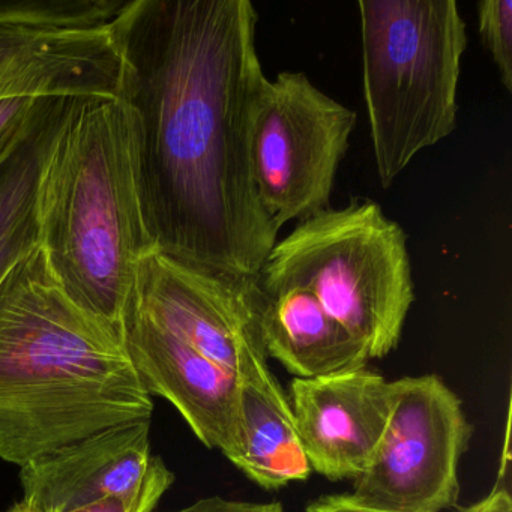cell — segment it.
Segmentation results:
<instances>
[{
    "label": "cell",
    "mask_w": 512,
    "mask_h": 512,
    "mask_svg": "<svg viewBox=\"0 0 512 512\" xmlns=\"http://www.w3.org/2000/svg\"><path fill=\"white\" fill-rule=\"evenodd\" d=\"M250 0H130L113 23L137 191L155 251L259 278L277 244L251 134L268 77Z\"/></svg>",
    "instance_id": "obj_1"
},
{
    "label": "cell",
    "mask_w": 512,
    "mask_h": 512,
    "mask_svg": "<svg viewBox=\"0 0 512 512\" xmlns=\"http://www.w3.org/2000/svg\"><path fill=\"white\" fill-rule=\"evenodd\" d=\"M152 413L124 331L62 292L41 247L20 260L0 283V460L22 467Z\"/></svg>",
    "instance_id": "obj_2"
},
{
    "label": "cell",
    "mask_w": 512,
    "mask_h": 512,
    "mask_svg": "<svg viewBox=\"0 0 512 512\" xmlns=\"http://www.w3.org/2000/svg\"><path fill=\"white\" fill-rule=\"evenodd\" d=\"M41 250L77 307L122 329L137 269L155 248L121 98H82L59 134L41 190Z\"/></svg>",
    "instance_id": "obj_3"
},
{
    "label": "cell",
    "mask_w": 512,
    "mask_h": 512,
    "mask_svg": "<svg viewBox=\"0 0 512 512\" xmlns=\"http://www.w3.org/2000/svg\"><path fill=\"white\" fill-rule=\"evenodd\" d=\"M364 98L377 175L391 187L457 127L466 23L455 0H361Z\"/></svg>",
    "instance_id": "obj_4"
},
{
    "label": "cell",
    "mask_w": 512,
    "mask_h": 512,
    "mask_svg": "<svg viewBox=\"0 0 512 512\" xmlns=\"http://www.w3.org/2000/svg\"><path fill=\"white\" fill-rule=\"evenodd\" d=\"M265 292L301 287L368 350L398 346L415 301L407 238L373 200H352L299 221L260 272Z\"/></svg>",
    "instance_id": "obj_5"
},
{
    "label": "cell",
    "mask_w": 512,
    "mask_h": 512,
    "mask_svg": "<svg viewBox=\"0 0 512 512\" xmlns=\"http://www.w3.org/2000/svg\"><path fill=\"white\" fill-rule=\"evenodd\" d=\"M356 113L305 74L266 82L251 134V166L263 208L278 230L329 208Z\"/></svg>",
    "instance_id": "obj_6"
},
{
    "label": "cell",
    "mask_w": 512,
    "mask_h": 512,
    "mask_svg": "<svg viewBox=\"0 0 512 512\" xmlns=\"http://www.w3.org/2000/svg\"><path fill=\"white\" fill-rule=\"evenodd\" d=\"M394 401L353 497L389 512H442L460 497L458 464L473 427L458 395L436 374L395 380Z\"/></svg>",
    "instance_id": "obj_7"
},
{
    "label": "cell",
    "mask_w": 512,
    "mask_h": 512,
    "mask_svg": "<svg viewBox=\"0 0 512 512\" xmlns=\"http://www.w3.org/2000/svg\"><path fill=\"white\" fill-rule=\"evenodd\" d=\"M130 299L241 382H278L263 343L266 293L260 277L199 268L152 251L140 262Z\"/></svg>",
    "instance_id": "obj_8"
},
{
    "label": "cell",
    "mask_w": 512,
    "mask_h": 512,
    "mask_svg": "<svg viewBox=\"0 0 512 512\" xmlns=\"http://www.w3.org/2000/svg\"><path fill=\"white\" fill-rule=\"evenodd\" d=\"M122 331L146 392L175 406L206 448L232 457L241 433V380L161 328L131 299Z\"/></svg>",
    "instance_id": "obj_9"
},
{
    "label": "cell",
    "mask_w": 512,
    "mask_h": 512,
    "mask_svg": "<svg viewBox=\"0 0 512 512\" xmlns=\"http://www.w3.org/2000/svg\"><path fill=\"white\" fill-rule=\"evenodd\" d=\"M394 383L367 367L293 379L289 403L311 470L329 481L356 479L388 424Z\"/></svg>",
    "instance_id": "obj_10"
},
{
    "label": "cell",
    "mask_w": 512,
    "mask_h": 512,
    "mask_svg": "<svg viewBox=\"0 0 512 512\" xmlns=\"http://www.w3.org/2000/svg\"><path fill=\"white\" fill-rule=\"evenodd\" d=\"M113 23L44 38L0 71V160L22 136L41 98L118 97L121 55Z\"/></svg>",
    "instance_id": "obj_11"
},
{
    "label": "cell",
    "mask_w": 512,
    "mask_h": 512,
    "mask_svg": "<svg viewBox=\"0 0 512 512\" xmlns=\"http://www.w3.org/2000/svg\"><path fill=\"white\" fill-rule=\"evenodd\" d=\"M151 460V421L115 425L20 467L23 497L47 512L74 511L134 490Z\"/></svg>",
    "instance_id": "obj_12"
},
{
    "label": "cell",
    "mask_w": 512,
    "mask_h": 512,
    "mask_svg": "<svg viewBox=\"0 0 512 512\" xmlns=\"http://www.w3.org/2000/svg\"><path fill=\"white\" fill-rule=\"evenodd\" d=\"M82 98H41L22 136L0 160V283L20 260L41 247V190L47 164Z\"/></svg>",
    "instance_id": "obj_13"
},
{
    "label": "cell",
    "mask_w": 512,
    "mask_h": 512,
    "mask_svg": "<svg viewBox=\"0 0 512 512\" xmlns=\"http://www.w3.org/2000/svg\"><path fill=\"white\" fill-rule=\"evenodd\" d=\"M265 293L266 355L277 359L296 379H319L367 367V347L313 293L301 287Z\"/></svg>",
    "instance_id": "obj_14"
},
{
    "label": "cell",
    "mask_w": 512,
    "mask_h": 512,
    "mask_svg": "<svg viewBox=\"0 0 512 512\" xmlns=\"http://www.w3.org/2000/svg\"><path fill=\"white\" fill-rule=\"evenodd\" d=\"M229 460L265 490L310 478L313 470L280 383L241 382V433Z\"/></svg>",
    "instance_id": "obj_15"
},
{
    "label": "cell",
    "mask_w": 512,
    "mask_h": 512,
    "mask_svg": "<svg viewBox=\"0 0 512 512\" xmlns=\"http://www.w3.org/2000/svg\"><path fill=\"white\" fill-rule=\"evenodd\" d=\"M124 0H0V71L32 44L112 25Z\"/></svg>",
    "instance_id": "obj_16"
},
{
    "label": "cell",
    "mask_w": 512,
    "mask_h": 512,
    "mask_svg": "<svg viewBox=\"0 0 512 512\" xmlns=\"http://www.w3.org/2000/svg\"><path fill=\"white\" fill-rule=\"evenodd\" d=\"M482 44L490 52L500 82L512 92V0H482L478 4Z\"/></svg>",
    "instance_id": "obj_17"
},
{
    "label": "cell",
    "mask_w": 512,
    "mask_h": 512,
    "mask_svg": "<svg viewBox=\"0 0 512 512\" xmlns=\"http://www.w3.org/2000/svg\"><path fill=\"white\" fill-rule=\"evenodd\" d=\"M175 479V473L163 457L152 455L145 478L134 490L70 512H154L164 494L175 484Z\"/></svg>",
    "instance_id": "obj_18"
},
{
    "label": "cell",
    "mask_w": 512,
    "mask_h": 512,
    "mask_svg": "<svg viewBox=\"0 0 512 512\" xmlns=\"http://www.w3.org/2000/svg\"><path fill=\"white\" fill-rule=\"evenodd\" d=\"M154 512H284V508L280 502L254 503L212 496L197 500L193 505L175 509V511Z\"/></svg>",
    "instance_id": "obj_19"
},
{
    "label": "cell",
    "mask_w": 512,
    "mask_h": 512,
    "mask_svg": "<svg viewBox=\"0 0 512 512\" xmlns=\"http://www.w3.org/2000/svg\"><path fill=\"white\" fill-rule=\"evenodd\" d=\"M305 512H389L362 505L350 493L329 494L311 502Z\"/></svg>",
    "instance_id": "obj_20"
},
{
    "label": "cell",
    "mask_w": 512,
    "mask_h": 512,
    "mask_svg": "<svg viewBox=\"0 0 512 512\" xmlns=\"http://www.w3.org/2000/svg\"><path fill=\"white\" fill-rule=\"evenodd\" d=\"M461 512H512L511 494L506 488H494L487 497Z\"/></svg>",
    "instance_id": "obj_21"
},
{
    "label": "cell",
    "mask_w": 512,
    "mask_h": 512,
    "mask_svg": "<svg viewBox=\"0 0 512 512\" xmlns=\"http://www.w3.org/2000/svg\"><path fill=\"white\" fill-rule=\"evenodd\" d=\"M7 512H47V511H44V509H41L40 506L35 505V503H32L31 500L25 499V497H23L22 500H19V502L14 503V505L11 506V508L8 509Z\"/></svg>",
    "instance_id": "obj_22"
}]
</instances>
